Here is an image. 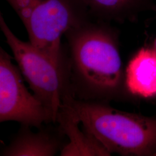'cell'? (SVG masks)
<instances>
[{
  "label": "cell",
  "mask_w": 156,
  "mask_h": 156,
  "mask_svg": "<svg viewBox=\"0 0 156 156\" xmlns=\"http://www.w3.org/2000/svg\"><path fill=\"white\" fill-rule=\"evenodd\" d=\"M65 35L75 90L91 100H109L121 94L126 87L125 73L117 30L104 22L93 23L86 20Z\"/></svg>",
  "instance_id": "1"
},
{
  "label": "cell",
  "mask_w": 156,
  "mask_h": 156,
  "mask_svg": "<svg viewBox=\"0 0 156 156\" xmlns=\"http://www.w3.org/2000/svg\"><path fill=\"white\" fill-rule=\"evenodd\" d=\"M62 106L111 154L156 156V116L122 111L103 101L76 100L71 94Z\"/></svg>",
  "instance_id": "2"
},
{
  "label": "cell",
  "mask_w": 156,
  "mask_h": 156,
  "mask_svg": "<svg viewBox=\"0 0 156 156\" xmlns=\"http://www.w3.org/2000/svg\"><path fill=\"white\" fill-rule=\"evenodd\" d=\"M26 28L30 42L57 66L64 67L61 40L68 31L87 20L79 0H6Z\"/></svg>",
  "instance_id": "3"
},
{
  "label": "cell",
  "mask_w": 156,
  "mask_h": 156,
  "mask_svg": "<svg viewBox=\"0 0 156 156\" xmlns=\"http://www.w3.org/2000/svg\"><path fill=\"white\" fill-rule=\"evenodd\" d=\"M0 28L23 77L34 94L44 104L50 122H56L64 96L71 91L64 67L57 66L30 42L19 39L9 28L2 14Z\"/></svg>",
  "instance_id": "4"
},
{
  "label": "cell",
  "mask_w": 156,
  "mask_h": 156,
  "mask_svg": "<svg viewBox=\"0 0 156 156\" xmlns=\"http://www.w3.org/2000/svg\"><path fill=\"white\" fill-rule=\"evenodd\" d=\"M22 73L11 56L0 49V122L15 121L40 128L50 118L42 102L25 86Z\"/></svg>",
  "instance_id": "5"
},
{
  "label": "cell",
  "mask_w": 156,
  "mask_h": 156,
  "mask_svg": "<svg viewBox=\"0 0 156 156\" xmlns=\"http://www.w3.org/2000/svg\"><path fill=\"white\" fill-rule=\"evenodd\" d=\"M125 84L133 95L149 100L156 97V51L152 47L141 48L130 59Z\"/></svg>",
  "instance_id": "6"
},
{
  "label": "cell",
  "mask_w": 156,
  "mask_h": 156,
  "mask_svg": "<svg viewBox=\"0 0 156 156\" xmlns=\"http://www.w3.org/2000/svg\"><path fill=\"white\" fill-rule=\"evenodd\" d=\"M57 122L60 124V131L67 135L69 142L60 151V156H111L100 142L85 129L79 128L80 122L62 106Z\"/></svg>",
  "instance_id": "7"
},
{
  "label": "cell",
  "mask_w": 156,
  "mask_h": 156,
  "mask_svg": "<svg viewBox=\"0 0 156 156\" xmlns=\"http://www.w3.org/2000/svg\"><path fill=\"white\" fill-rule=\"evenodd\" d=\"M87 12L100 20L135 21L140 13L156 11L155 0H79Z\"/></svg>",
  "instance_id": "8"
},
{
  "label": "cell",
  "mask_w": 156,
  "mask_h": 156,
  "mask_svg": "<svg viewBox=\"0 0 156 156\" xmlns=\"http://www.w3.org/2000/svg\"><path fill=\"white\" fill-rule=\"evenodd\" d=\"M23 128L11 144L1 153L5 156H52L62 150L60 140L49 130L34 133L28 126Z\"/></svg>",
  "instance_id": "9"
},
{
  "label": "cell",
  "mask_w": 156,
  "mask_h": 156,
  "mask_svg": "<svg viewBox=\"0 0 156 156\" xmlns=\"http://www.w3.org/2000/svg\"><path fill=\"white\" fill-rule=\"evenodd\" d=\"M151 47H152V48H153V49L156 51V38H155V39L154 40V42H153V46H152Z\"/></svg>",
  "instance_id": "10"
},
{
  "label": "cell",
  "mask_w": 156,
  "mask_h": 156,
  "mask_svg": "<svg viewBox=\"0 0 156 156\" xmlns=\"http://www.w3.org/2000/svg\"><path fill=\"white\" fill-rule=\"evenodd\" d=\"M151 100H152V102H153V103H154V104L156 105V97L154 98H153V99H151Z\"/></svg>",
  "instance_id": "11"
},
{
  "label": "cell",
  "mask_w": 156,
  "mask_h": 156,
  "mask_svg": "<svg viewBox=\"0 0 156 156\" xmlns=\"http://www.w3.org/2000/svg\"></svg>",
  "instance_id": "12"
}]
</instances>
